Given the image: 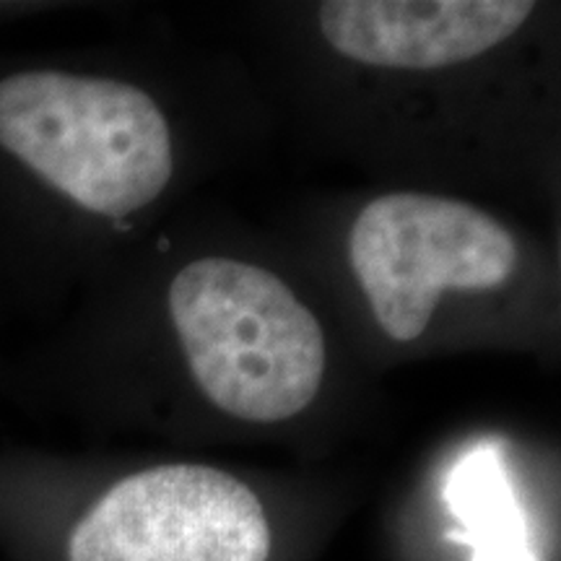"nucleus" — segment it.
I'll return each instance as SVG.
<instances>
[{
    "label": "nucleus",
    "mask_w": 561,
    "mask_h": 561,
    "mask_svg": "<svg viewBox=\"0 0 561 561\" xmlns=\"http://www.w3.org/2000/svg\"><path fill=\"white\" fill-rule=\"evenodd\" d=\"M170 312L195 382L229 416L276 424L318 398L325 335L276 273L231 257L193 261L172 280Z\"/></svg>",
    "instance_id": "obj_2"
},
{
    "label": "nucleus",
    "mask_w": 561,
    "mask_h": 561,
    "mask_svg": "<svg viewBox=\"0 0 561 561\" xmlns=\"http://www.w3.org/2000/svg\"><path fill=\"white\" fill-rule=\"evenodd\" d=\"M533 9L528 0H331L320 5V32L362 66L434 70L494 50Z\"/></svg>",
    "instance_id": "obj_5"
},
{
    "label": "nucleus",
    "mask_w": 561,
    "mask_h": 561,
    "mask_svg": "<svg viewBox=\"0 0 561 561\" xmlns=\"http://www.w3.org/2000/svg\"><path fill=\"white\" fill-rule=\"evenodd\" d=\"M0 149L107 219L151 206L174 172L170 123L144 89L66 70L0 79Z\"/></svg>",
    "instance_id": "obj_1"
},
{
    "label": "nucleus",
    "mask_w": 561,
    "mask_h": 561,
    "mask_svg": "<svg viewBox=\"0 0 561 561\" xmlns=\"http://www.w3.org/2000/svg\"><path fill=\"white\" fill-rule=\"evenodd\" d=\"M257 496L208 466H159L104 491L68 533V561H268Z\"/></svg>",
    "instance_id": "obj_4"
},
{
    "label": "nucleus",
    "mask_w": 561,
    "mask_h": 561,
    "mask_svg": "<svg viewBox=\"0 0 561 561\" xmlns=\"http://www.w3.org/2000/svg\"><path fill=\"white\" fill-rule=\"evenodd\" d=\"M354 276L392 341L411 343L430 325L442 291H489L517 268L507 227L468 203L390 193L364 206L348 234Z\"/></svg>",
    "instance_id": "obj_3"
}]
</instances>
